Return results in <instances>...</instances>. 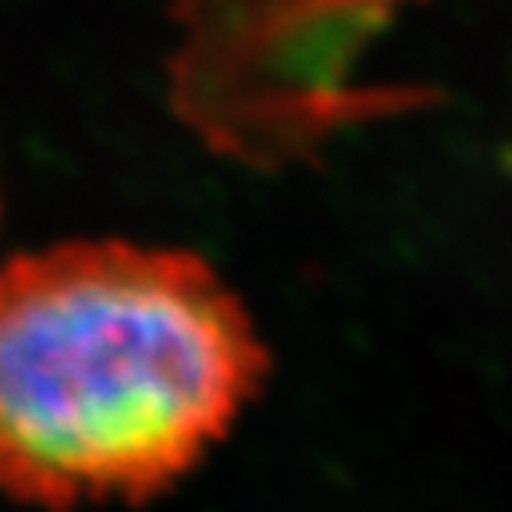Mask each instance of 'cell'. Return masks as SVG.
<instances>
[{
    "mask_svg": "<svg viewBox=\"0 0 512 512\" xmlns=\"http://www.w3.org/2000/svg\"><path fill=\"white\" fill-rule=\"evenodd\" d=\"M271 352L200 253L68 239L0 264V498L146 505L264 392Z\"/></svg>",
    "mask_w": 512,
    "mask_h": 512,
    "instance_id": "6da1fadb",
    "label": "cell"
}]
</instances>
